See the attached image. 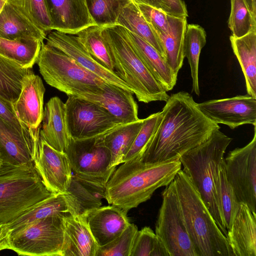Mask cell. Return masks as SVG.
<instances>
[{
    "label": "cell",
    "instance_id": "4dcf8cb0",
    "mask_svg": "<svg viewBox=\"0 0 256 256\" xmlns=\"http://www.w3.org/2000/svg\"><path fill=\"white\" fill-rule=\"evenodd\" d=\"M116 24L124 28L142 38L156 49L165 58L164 48L159 38L132 0L122 8L118 17Z\"/></svg>",
    "mask_w": 256,
    "mask_h": 256
},
{
    "label": "cell",
    "instance_id": "44dd1931",
    "mask_svg": "<svg viewBox=\"0 0 256 256\" xmlns=\"http://www.w3.org/2000/svg\"><path fill=\"white\" fill-rule=\"evenodd\" d=\"M40 144L27 138L0 117V157L14 165L34 164Z\"/></svg>",
    "mask_w": 256,
    "mask_h": 256
},
{
    "label": "cell",
    "instance_id": "9c48e42d",
    "mask_svg": "<svg viewBox=\"0 0 256 256\" xmlns=\"http://www.w3.org/2000/svg\"><path fill=\"white\" fill-rule=\"evenodd\" d=\"M155 233L170 256H198L187 231L173 180L162 192Z\"/></svg>",
    "mask_w": 256,
    "mask_h": 256
},
{
    "label": "cell",
    "instance_id": "7bdbcfd3",
    "mask_svg": "<svg viewBox=\"0 0 256 256\" xmlns=\"http://www.w3.org/2000/svg\"><path fill=\"white\" fill-rule=\"evenodd\" d=\"M158 236L150 227L138 230L134 236L130 256H152Z\"/></svg>",
    "mask_w": 256,
    "mask_h": 256
},
{
    "label": "cell",
    "instance_id": "60d3db41",
    "mask_svg": "<svg viewBox=\"0 0 256 256\" xmlns=\"http://www.w3.org/2000/svg\"><path fill=\"white\" fill-rule=\"evenodd\" d=\"M138 227L130 224L123 232L108 244L98 246L96 256H130Z\"/></svg>",
    "mask_w": 256,
    "mask_h": 256
},
{
    "label": "cell",
    "instance_id": "277c9868",
    "mask_svg": "<svg viewBox=\"0 0 256 256\" xmlns=\"http://www.w3.org/2000/svg\"><path fill=\"white\" fill-rule=\"evenodd\" d=\"M216 130L206 142L180 158L182 170L188 176L210 212L216 224L226 237L216 188L218 170L224 154L232 139Z\"/></svg>",
    "mask_w": 256,
    "mask_h": 256
},
{
    "label": "cell",
    "instance_id": "8fae6325",
    "mask_svg": "<svg viewBox=\"0 0 256 256\" xmlns=\"http://www.w3.org/2000/svg\"><path fill=\"white\" fill-rule=\"evenodd\" d=\"M64 104L68 128L73 139L102 136L121 124L104 108L82 98L68 96Z\"/></svg>",
    "mask_w": 256,
    "mask_h": 256
},
{
    "label": "cell",
    "instance_id": "f1b7e54d",
    "mask_svg": "<svg viewBox=\"0 0 256 256\" xmlns=\"http://www.w3.org/2000/svg\"><path fill=\"white\" fill-rule=\"evenodd\" d=\"M231 46L244 74L248 94L256 98V31L240 38H230Z\"/></svg>",
    "mask_w": 256,
    "mask_h": 256
},
{
    "label": "cell",
    "instance_id": "f907efd6",
    "mask_svg": "<svg viewBox=\"0 0 256 256\" xmlns=\"http://www.w3.org/2000/svg\"><path fill=\"white\" fill-rule=\"evenodd\" d=\"M2 164H3V161L0 157V168L2 166Z\"/></svg>",
    "mask_w": 256,
    "mask_h": 256
},
{
    "label": "cell",
    "instance_id": "8d00e7d4",
    "mask_svg": "<svg viewBox=\"0 0 256 256\" xmlns=\"http://www.w3.org/2000/svg\"><path fill=\"white\" fill-rule=\"evenodd\" d=\"M228 26L232 36L242 37L256 31V17L252 14L246 0H230Z\"/></svg>",
    "mask_w": 256,
    "mask_h": 256
},
{
    "label": "cell",
    "instance_id": "d6a6232c",
    "mask_svg": "<svg viewBox=\"0 0 256 256\" xmlns=\"http://www.w3.org/2000/svg\"><path fill=\"white\" fill-rule=\"evenodd\" d=\"M42 44L37 40H12L0 37V55L23 68H32L36 62Z\"/></svg>",
    "mask_w": 256,
    "mask_h": 256
},
{
    "label": "cell",
    "instance_id": "681fc988",
    "mask_svg": "<svg viewBox=\"0 0 256 256\" xmlns=\"http://www.w3.org/2000/svg\"><path fill=\"white\" fill-rule=\"evenodd\" d=\"M7 0H0V14Z\"/></svg>",
    "mask_w": 256,
    "mask_h": 256
},
{
    "label": "cell",
    "instance_id": "f35d334b",
    "mask_svg": "<svg viewBox=\"0 0 256 256\" xmlns=\"http://www.w3.org/2000/svg\"><path fill=\"white\" fill-rule=\"evenodd\" d=\"M45 32L53 30L46 0H7Z\"/></svg>",
    "mask_w": 256,
    "mask_h": 256
},
{
    "label": "cell",
    "instance_id": "7a4b0ae2",
    "mask_svg": "<svg viewBox=\"0 0 256 256\" xmlns=\"http://www.w3.org/2000/svg\"><path fill=\"white\" fill-rule=\"evenodd\" d=\"M181 168L180 160L156 163L128 160L107 182L106 200L128 212L148 200L156 190L170 183Z\"/></svg>",
    "mask_w": 256,
    "mask_h": 256
},
{
    "label": "cell",
    "instance_id": "1f68e13d",
    "mask_svg": "<svg viewBox=\"0 0 256 256\" xmlns=\"http://www.w3.org/2000/svg\"><path fill=\"white\" fill-rule=\"evenodd\" d=\"M32 74V68H23L0 55V96L12 104L15 102L26 78Z\"/></svg>",
    "mask_w": 256,
    "mask_h": 256
},
{
    "label": "cell",
    "instance_id": "8992f818",
    "mask_svg": "<svg viewBox=\"0 0 256 256\" xmlns=\"http://www.w3.org/2000/svg\"><path fill=\"white\" fill-rule=\"evenodd\" d=\"M52 194L44 185L34 164L3 162L0 168V223H10Z\"/></svg>",
    "mask_w": 256,
    "mask_h": 256
},
{
    "label": "cell",
    "instance_id": "d6986e66",
    "mask_svg": "<svg viewBox=\"0 0 256 256\" xmlns=\"http://www.w3.org/2000/svg\"><path fill=\"white\" fill-rule=\"evenodd\" d=\"M127 212L111 204L100 206L84 215L98 246H103L120 236L130 224Z\"/></svg>",
    "mask_w": 256,
    "mask_h": 256
},
{
    "label": "cell",
    "instance_id": "ac0fdd59",
    "mask_svg": "<svg viewBox=\"0 0 256 256\" xmlns=\"http://www.w3.org/2000/svg\"><path fill=\"white\" fill-rule=\"evenodd\" d=\"M106 182L72 174L68 187L64 193L72 215H82L102 206L106 198Z\"/></svg>",
    "mask_w": 256,
    "mask_h": 256
},
{
    "label": "cell",
    "instance_id": "4316f807",
    "mask_svg": "<svg viewBox=\"0 0 256 256\" xmlns=\"http://www.w3.org/2000/svg\"><path fill=\"white\" fill-rule=\"evenodd\" d=\"M168 28L166 32H158L151 28L163 46L167 64L178 76L185 58L184 40L187 20L186 17H176L168 14Z\"/></svg>",
    "mask_w": 256,
    "mask_h": 256
},
{
    "label": "cell",
    "instance_id": "5bb4252c",
    "mask_svg": "<svg viewBox=\"0 0 256 256\" xmlns=\"http://www.w3.org/2000/svg\"><path fill=\"white\" fill-rule=\"evenodd\" d=\"M46 40V44L62 51L106 82L132 92L114 71L104 66L86 51L76 35L52 30Z\"/></svg>",
    "mask_w": 256,
    "mask_h": 256
},
{
    "label": "cell",
    "instance_id": "2e32d148",
    "mask_svg": "<svg viewBox=\"0 0 256 256\" xmlns=\"http://www.w3.org/2000/svg\"><path fill=\"white\" fill-rule=\"evenodd\" d=\"M133 92L108 84L102 88L77 93L74 96L93 102L106 110L121 124L139 120Z\"/></svg>",
    "mask_w": 256,
    "mask_h": 256
},
{
    "label": "cell",
    "instance_id": "ffe728a7",
    "mask_svg": "<svg viewBox=\"0 0 256 256\" xmlns=\"http://www.w3.org/2000/svg\"><path fill=\"white\" fill-rule=\"evenodd\" d=\"M53 30L74 34L80 30L96 24L85 0H46Z\"/></svg>",
    "mask_w": 256,
    "mask_h": 256
},
{
    "label": "cell",
    "instance_id": "d4e9b609",
    "mask_svg": "<svg viewBox=\"0 0 256 256\" xmlns=\"http://www.w3.org/2000/svg\"><path fill=\"white\" fill-rule=\"evenodd\" d=\"M125 29L130 44L145 66L166 92L171 90L176 83L178 76L165 58L150 44Z\"/></svg>",
    "mask_w": 256,
    "mask_h": 256
},
{
    "label": "cell",
    "instance_id": "83f0119b",
    "mask_svg": "<svg viewBox=\"0 0 256 256\" xmlns=\"http://www.w3.org/2000/svg\"><path fill=\"white\" fill-rule=\"evenodd\" d=\"M69 214L70 209L65 194H54L30 207L8 224L11 234L42 218L54 216H66Z\"/></svg>",
    "mask_w": 256,
    "mask_h": 256
},
{
    "label": "cell",
    "instance_id": "7dc6e473",
    "mask_svg": "<svg viewBox=\"0 0 256 256\" xmlns=\"http://www.w3.org/2000/svg\"><path fill=\"white\" fill-rule=\"evenodd\" d=\"M136 4H144L161 10L168 14V8L164 0H132Z\"/></svg>",
    "mask_w": 256,
    "mask_h": 256
},
{
    "label": "cell",
    "instance_id": "bcb514c9",
    "mask_svg": "<svg viewBox=\"0 0 256 256\" xmlns=\"http://www.w3.org/2000/svg\"><path fill=\"white\" fill-rule=\"evenodd\" d=\"M10 232L8 224L0 223V251L10 250Z\"/></svg>",
    "mask_w": 256,
    "mask_h": 256
},
{
    "label": "cell",
    "instance_id": "7c38bea8",
    "mask_svg": "<svg viewBox=\"0 0 256 256\" xmlns=\"http://www.w3.org/2000/svg\"><path fill=\"white\" fill-rule=\"evenodd\" d=\"M102 136L79 140L71 138L66 153L74 174L107 182L116 167L112 166L110 152Z\"/></svg>",
    "mask_w": 256,
    "mask_h": 256
},
{
    "label": "cell",
    "instance_id": "e575fe53",
    "mask_svg": "<svg viewBox=\"0 0 256 256\" xmlns=\"http://www.w3.org/2000/svg\"><path fill=\"white\" fill-rule=\"evenodd\" d=\"M206 34L203 28L187 24L184 40V54L188 59L192 78V92L199 96L198 64L200 52L206 44Z\"/></svg>",
    "mask_w": 256,
    "mask_h": 256
},
{
    "label": "cell",
    "instance_id": "d590c367",
    "mask_svg": "<svg viewBox=\"0 0 256 256\" xmlns=\"http://www.w3.org/2000/svg\"><path fill=\"white\" fill-rule=\"evenodd\" d=\"M216 188L223 222L228 231L240 203L238 201L233 188L226 178L224 159L216 176Z\"/></svg>",
    "mask_w": 256,
    "mask_h": 256
},
{
    "label": "cell",
    "instance_id": "c3c4849f",
    "mask_svg": "<svg viewBox=\"0 0 256 256\" xmlns=\"http://www.w3.org/2000/svg\"><path fill=\"white\" fill-rule=\"evenodd\" d=\"M253 15L256 17V0H246Z\"/></svg>",
    "mask_w": 256,
    "mask_h": 256
},
{
    "label": "cell",
    "instance_id": "6da1fadb",
    "mask_svg": "<svg viewBox=\"0 0 256 256\" xmlns=\"http://www.w3.org/2000/svg\"><path fill=\"white\" fill-rule=\"evenodd\" d=\"M166 102L162 120L140 159L142 162L178 160L220 129L202 113L187 92L174 94Z\"/></svg>",
    "mask_w": 256,
    "mask_h": 256
},
{
    "label": "cell",
    "instance_id": "484cf974",
    "mask_svg": "<svg viewBox=\"0 0 256 256\" xmlns=\"http://www.w3.org/2000/svg\"><path fill=\"white\" fill-rule=\"evenodd\" d=\"M46 32L8 2L0 14V37L9 40L34 39L44 42Z\"/></svg>",
    "mask_w": 256,
    "mask_h": 256
},
{
    "label": "cell",
    "instance_id": "603a6c76",
    "mask_svg": "<svg viewBox=\"0 0 256 256\" xmlns=\"http://www.w3.org/2000/svg\"><path fill=\"white\" fill-rule=\"evenodd\" d=\"M226 238L234 256H256V214L241 202Z\"/></svg>",
    "mask_w": 256,
    "mask_h": 256
},
{
    "label": "cell",
    "instance_id": "b9f144b4",
    "mask_svg": "<svg viewBox=\"0 0 256 256\" xmlns=\"http://www.w3.org/2000/svg\"><path fill=\"white\" fill-rule=\"evenodd\" d=\"M0 117L21 134L37 144H40V132H34L30 130L26 126L22 124L16 116L13 104L0 96Z\"/></svg>",
    "mask_w": 256,
    "mask_h": 256
},
{
    "label": "cell",
    "instance_id": "3957f363",
    "mask_svg": "<svg viewBox=\"0 0 256 256\" xmlns=\"http://www.w3.org/2000/svg\"><path fill=\"white\" fill-rule=\"evenodd\" d=\"M187 231L198 256H234L200 195L181 169L174 180Z\"/></svg>",
    "mask_w": 256,
    "mask_h": 256
},
{
    "label": "cell",
    "instance_id": "ba28073f",
    "mask_svg": "<svg viewBox=\"0 0 256 256\" xmlns=\"http://www.w3.org/2000/svg\"><path fill=\"white\" fill-rule=\"evenodd\" d=\"M64 217L42 218L10 234V250L20 256H62Z\"/></svg>",
    "mask_w": 256,
    "mask_h": 256
},
{
    "label": "cell",
    "instance_id": "74e56055",
    "mask_svg": "<svg viewBox=\"0 0 256 256\" xmlns=\"http://www.w3.org/2000/svg\"><path fill=\"white\" fill-rule=\"evenodd\" d=\"M89 14L96 24H116L122 8L132 0H85Z\"/></svg>",
    "mask_w": 256,
    "mask_h": 256
},
{
    "label": "cell",
    "instance_id": "9a60e30c",
    "mask_svg": "<svg viewBox=\"0 0 256 256\" xmlns=\"http://www.w3.org/2000/svg\"><path fill=\"white\" fill-rule=\"evenodd\" d=\"M34 167L47 189L54 194L66 191L72 170L66 152L58 151L40 140L38 154Z\"/></svg>",
    "mask_w": 256,
    "mask_h": 256
},
{
    "label": "cell",
    "instance_id": "e0dca14e",
    "mask_svg": "<svg viewBox=\"0 0 256 256\" xmlns=\"http://www.w3.org/2000/svg\"><path fill=\"white\" fill-rule=\"evenodd\" d=\"M44 92L42 78L38 75L31 74L26 78L20 96L13 104L18 120L34 132H40Z\"/></svg>",
    "mask_w": 256,
    "mask_h": 256
},
{
    "label": "cell",
    "instance_id": "ab89813d",
    "mask_svg": "<svg viewBox=\"0 0 256 256\" xmlns=\"http://www.w3.org/2000/svg\"><path fill=\"white\" fill-rule=\"evenodd\" d=\"M162 118V112L152 114L144 118V124L124 156L122 163L132 159H140Z\"/></svg>",
    "mask_w": 256,
    "mask_h": 256
},
{
    "label": "cell",
    "instance_id": "cb8c5ba5",
    "mask_svg": "<svg viewBox=\"0 0 256 256\" xmlns=\"http://www.w3.org/2000/svg\"><path fill=\"white\" fill-rule=\"evenodd\" d=\"M98 247L84 214L64 218L62 256H96Z\"/></svg>",
    "mask_w": 256,
    "mask_h": 256
},
{
    "label": "cell",
    "instance_id": "4fadbf2b",
    "mask_svg": "<svg viewBox=\"0 0 256 256\" xmlns=\"http://www.w3.org/2000/svg\"><path fill=\"white\" fill-rule=\"evenodd\" d=\"M198 106L210 120L231 129L244 124L256 126V98L248 94L206 101Z\"/></svg>",
    "mask_w": 256,
    "mask_h": 256
},
{
    "label": "cell",
    "instance_id": "30bf717a",
    "mask_svg": "<svg viewBox=\"0 0 256 256\" xmlns=\"http://www.w3.org/2000/svg\"><path fill=\"white\" fill-rule=\"evenodd\" d=\"M224 166L238 201L256 214V126L252 140L230 151L224 158Z\"/></svg>",
    "mask_w": 256,
    "mask_h": 256
},
{
    "label": "cell",
    "instance_id": "ee69618b",
    "mask_svg": "<svg viewBox=\"0 0 256 256\" xmlns=\"http://www.w3.org/2000/svg\"><path fill=\"white\" fill-rule=\"evenodd\" d=\"M135 4L146 21L154 30L160 33H164L168 31V14L160 9L148 4Z\"/></svg>",
    "mask_w": 256,
    "mask_h": 256
},
{
    "label": "cell",
    "instance_id": "5b68a950",
    "mask_svg": "<svg viewBox=\"0 0 256 256\" xmlns=\"http://www.w3.org/2000/svg\"><path fill=\"white\" fill-rule=\"evenodd\" d=\"M102 34L110 50L114 71L132 90L139 102H166L164 88L141 60L127 36L124 28L114 24L103 26Z\"/></svg>",
    "mask_w": 256,
    "mask_h": 256
},
{
    "label": "cell",
    "instance_id": "52a82bcc",
    "mask_svg": "<svg viewBox=\"0 0 256 256\" xmlns=\"http://www.w3.org/2000/svg\"><path fill=\"white\" fill-rule=\"evenodd\" d=\"M36 63L46 82L68 96L102 88L108 84L62 51L44 42Z\"/></svg>",
    "mask_w": 256,
    "mask_h": 256
},
{
    "label": "cell",
    "instance_id": "f546056e",
    "mask_svg": "<svg viewBox=\"0 0 256 256\" xmlns=\"http://www.w3.org/2000/svg\"><path fill=\"white\" fill-rule=\"evenodd\" d=\"M144 119L120 124L102 136L104 145L111 154L112 166L122 164L123 160L144 124Z\"/></svg>",
    "mask_w": 256,
    "mask_h": 256
},
{
    "label": "cell",
    "instance_id": "7402d4cb",
    "mask_svg": "<svg viewBox=\"0 0 256 256\" xmlns=\"http://www.w3.org/2000/svg\"><path fill=\"white\" fill-rule=\"evenodd\" d=\"M40 130V140L54 149L66 152L71 138L68 132L64 103L54 96L46 104Z\"/></svg>",
    "mask_w": 256,
    "mask_h": 256
},
{
    "label": "cell",
    "instance_id": "836d02e7",
    "mask_svg": "<svg viewBox=\"0 0 256 256\" xmlns=\"http://www.w3.org/2000/svg\"><path fill=\"white\" fill-rule=\"evenodd\" d=\"M103 26L92 24L74 34L86 51L100 64L114 71V64L108 44L102 34Z\"/></svg>",
    "mask_w": 256,
    "mask_h": 256
},
{
    "label": "cell",
    "instance_id": "f6af8a7d",
    "mask_svg": "<svg viewBox=\"0 0 256 256\" xmlns=\"http://www.w3.org/2000/svg\"><path fill=\"white\" fill-rule=\"evenodd\" d=\"M168 8V14L176 17H187L186 6L182 0H164Z\"/></svg>",
    "mask_w": 256,
    "mask_h": 256
}]
</instances>
